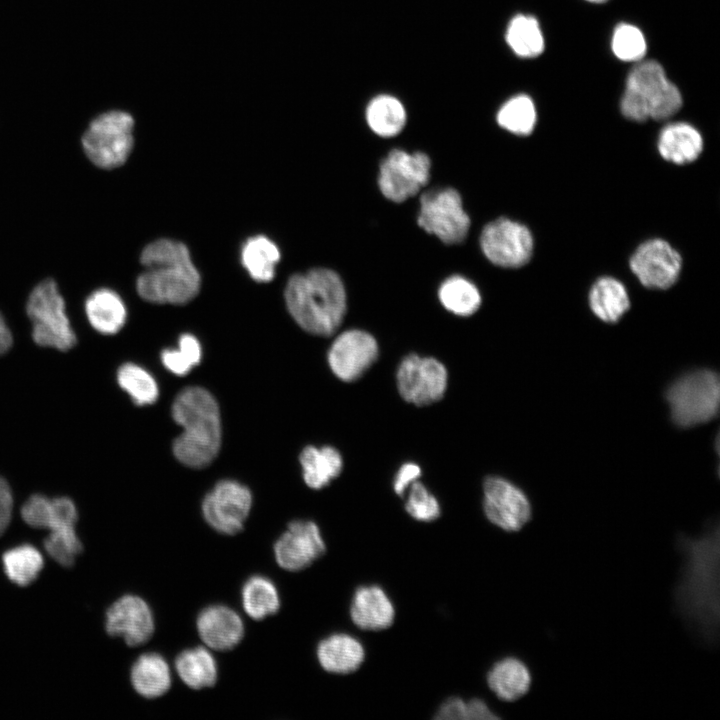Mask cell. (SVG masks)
<instances>
[{"label": "cell", "instance_id": "cell-33", "mask_svg": "<svg viewBox=\"0 0 720 720\" xmlns=\"http://www.w3.org/2000/svg\"><path fill=\"white\" fill-rule=\"evenodd\" d=\"M441 304L458 316H470L481 305L478 288L464 277L454 275L447 278L438 291Z\"/></svg>", "mask_w": 720, "mask_h": 720}, {"label": "cell", "instance_id": "cell-10", "mask_svg": "<svg viewBox=\"0 0 720 720\" xmlns=\"http://www.w3.org/2000/svg\"><path fill=\"white\" fill-rule=\"evenodd\" d=\"M431 161L423 152L408 153L393 149L379 167L378 186L393 202H403L416 195L429 181Z\"/></svg>", "mask_w": 720, "mask_h": 720}, {"label": "cell", "instance_id": "cell-5", "mask_svg": "<svg viewBox=\"0 0 720 720\" xmlns=\"http://www.w3.org/2000/svg\"><path fill=\"white\" fill-rule=\"evenodd\" d=\"M679 88L655 60L640 61L630 71L620 109L631 121L665 120L682 106Z\"/></svg>", "mask_w": 720, "mask_h": 720}, {"label": "cell", "instance_id": "cell-21", "mask_svg": "<svg viewBox=\"0 0 720 720\" xmlns=\"http://www.w3.org/2000/svg\"><path fill=\"white\" fill-rule=\"evenodd\" d=\"M351 619L363 630H383L394 620V607L386 593L378 586L359 588L350 608Z\"/></svg>", "mask_w": 720, "mask_h": 720}, {"label": "cell", "instance_id": "cell-19", "mask_svg": "<svg viewBox=\"0 0 720 720\" xmlns=\"http://www.w3.org/2000/svg\"><path fill=\"white\" fill-rule=\"evenodd\" d=\"M196 626L203 643L215 651L232 650L244 636V624L240 616L222 605L205 608L199 614Z\"/></svg>", "mask_w": 720, "mask_h": 720}, {"label": "cell", "instance_id": "cell-41", "mask_svg": "<svg viewBox=\"0 0 720 720\" xmlns=\"http://www.w3.org/2000/svg\"><path fill=\"white\" fill-rule=\"evenodd\" d=\"M405 509L411 517L419 521H434L440 516L437 499L417 480L409 486Z\"/></svg>", "mask_w": 720, "mask_h": 720}, {"label": "cell", "instance_id": "cell-8", "mask_svg": "<svg viewBox=\"0 0 720 720\" xmlns=\"http://www.w3.org/2000/svg\"><path fill=\"white\" fill-rule=\"evenodd\" d=\"M134 119L123 111H109L96 117L82 136V147L92 164L114 169L128 159L134 144Z\"/></svg>", "mask_w": 720, "mask_h": 720}, {"label": "cell", "instance_id": "cell-1", "mask_svg": "<svg viewBox=\"0 0 720 720\" xmlns=\"http://www.w3.org/2000/svg\"><path fill=\"white\" fill-rule=\"evenodd\" d=\"M676 546L683 556L674 589L678 613L708 647L719 639V522L710 521L696 537L680 533Z\"/></svg>", "mask_w": 720, "mask_h": 720}, {"label": "cell", "instance_id": "cell-24", "mask_svg": "<svg viewBox=\"0 0 720 720\" xmlns=\"http://www.w3.org/2000/svg\"><path fill=\"white\" fill-rule=\"evenodd\" d=\"M531 682L529 668L515 657H506L496 662L487 675L489 688L506 702L516 701L526 695Z\"/></svg>", "mask_w": 720, "mask_h": 720}, {"label": "cell", "instance_id": "cell-3", "mask_svg": "<svg viewBox=\"0 0 720 720\" xmlns=\"http://www.w3.org/2000/svg\"><path fill=\"white\" fill-rule=\"evenodd\" d=\"M287 309L305 331L330 336L340 327L346 313V292L339 275L327 268L295 274L284 291Z\"/></svg>", "mask_w": 720, "mask_h": 720}, {"label": "cell", "instance_id": "cell-32", "mask_svg": "<svg viewBox=\"0 0 720 720\" xmlns=\"http://www.w3.org/2000/svg\"><path fill=\"white\" fill-rule=\"evenodd\" d=\"M371 130L381 137H393L401 132L406 122L403 105L396 98L381 95L374 98L366 110Z\"/></svg>", "mask_w": 720, "mask_h": 720}, {"label": "cell", "instance_id": "cell-7", "mask_svg": "<svg viewBox=\"0 0 720 720\" xmlns=\"http://www.w3.org/2000/svg\"><path fill=\"white\" fill-rule=\"evenodd\" d=\"M26 313L32 323L36 344L60 351L76 344V335L65 310V301L53 279H45L31 291Z\"/></svg>", "mask_w": 720, "mask_h": 720}, {"label": "cell", "instance_id": "cell-26", "mask_svg": "<svg viewBox=\"0 0 720 720\" xmlns=\"http://www.w3.org/2000/svg\"><path fill=\"white\" fill-rule=\"evenodd\" d=\"M135 691L148 699L164 695L171 686V672L166 660L157 653L141 655L131 669Z\"/></svg>", "mask_w": 720, "mask_h": 720}, {"label": "cell", "instance_id": "cell-25", "mask_svg": "<svg viewBox=\"0 0 720 720\" xmlns=\"http://www.w3.org/2000/svg\"><path fill=\"white\" fill-rule=\"evenodd\" d=\"M85 313L91 326L101 334L117 333L125 324L127 309L121 297L113 290L100 288L85 301Z\"/></svg>", "mask_w": 720, "mask_h": 720}, {"label": "cell", "instance_id": "cell-38", "mask_svg": "<svg viewBox=\"0 0 720 720\" xmlns=\"http://www.w3.org/2000/svg\"><path fill=\"white\" fill-rule=\"evenodd\" d=\"M202 349L198 339L192 334H182L177 349H165L161 360L166 369L175 375H186L201 361Z\"/></svg>", "mask_w": 720, "mask_h": 720}, {"label": "cell", "instance_id": "cell-43", "mask_svg": "<svg viewBox=\"0 0 720 720\" xmlns=\"http://www.w3.org/2000/svg\"><path fill=\"white\" fill-rule=\"evenodd\" d=\"M435 719L466 720V702L458 697L447 699L437 711Z\"/></svg>", "mask_w": 720, "mask_h": 720}, {"label": "cell", "instance_id": "cell-6", "mask_svg": "<svg viewBox=\"0 0 720 720\" xmlns=\"http://www.w3.org/2000/svg\"><path fill=\"white\" fill-rule=\"evenodd\" d=\"M673 422L683 428L713 419L719 408L720 382L711 370H697L678 378L667 390Z\"/></svg>", "mask_w": 720, "mask_h": 720}, {"label": "cell", "instance_id": "cell-27", "mask_svg": "<svg viewBox=\"0 0 720 720\" xmlns=\"http://www.w3.org/2000/svg\"><path fill=\"white\" fill-rule=\"evenodd\" d=\"M303 479L312 489H322L339 476L343 459L339 451L331 446L305 447L300 456Z\"/></svg>", "mask_w": 720, "mask_h": 720}, {"label": "cell", "instance_id": "cell-46", "mask_svg": "<svg viewBox=\"0 0 720 720\" xmlns=\"http://www.w3.org/2000/svg\"><path fill=\"white\" fill-rule=\"evenodd\" d=\"M12 342V334L3 316L0 314V354L7 352L11 347Z\"/></svg>", "mask_w": 720, "mask_h": 720}, {"label": "cell", "instance_id": "cell-35", "mask_svg": "<svg viewBox=\"0 0 720 720\" xmlns=\"http://www.w3.org/2000/svg\"><path fill=\"white\" fill-rule=\"evenodd\" d=\"M2 562L8 578L19 586L31 584L43 567L41 553L31 545H21L6 551Z\"/></svg>", "mask_w": 720, "mask_h": 720}, {"label": "cell", "instance_id": "cell-16", "mask_svg": "<svg viewBox=\"0 0 720 720\" xmlns=\"http://www.w3.org/2000/svg\"><path fill=\"white\" fill-rule=\"evenodd\" d=\"M378 344L366 331L351 329L339 334L328 351V363L340 380L359 379L376 361Z\"/></svg>", "mask_w": 720, "mask_h": 720}, {"label": "cell", "instance_id": "cell-2", "mask_svg": "<svg viewBox=\"0 0 720 720\" xmlns=\"http://www.w3.org/2000/svg\"><path fill=\"white\" fill-rule=\"evenodd\" d=\"M140 262L144 271L136 287L144 300L182 305L198 294L200 275L183 243L171 239L153 241L143 249Z\"/></svg>", "mask_w": 720, "mask_h": 720}, {"label": "cell", "instance_id": "cell-42", "mask_svg": "<svg viewBox=\"0 0 720 720\" xmlns=\"http://www.w3.org/2000/svg\"><path fill=\"white\" fill-rule=\"evenodd\" d=\"M421 475V469L416 463L403 464L395 475L393 488L397 495L402 496L407 488Z\"/></svg>", "mask_w": 720, "mask_h": 720}, {"label": "cell", "instance_id": "cell-37", "mask_svg": "<svg viewBox=\"0 0 720 720\" xmlns=\"http://www.w3.org/2000/svg\"><path fill=\"white\" fill-rule=\"evenodd\" d=\"M117 381L139 406L152 404L158 398L159 389L153 376L134 363H126L118 369Z\"/></svg>", "mask_w": 720, "mask_h": 720}, {"label": "cell", "instance_id": "cell-11", "mask_svg": "<svg viewBox=\"0 0 720 720\" xmlns=\"http://www.w3.org/2000/svg\"><path fill=\"white\" fill-rule=\"evenodd\" d=\"M396 381L399 394L405 401L423 406L442 399L447 389L448 373L437 359L410 354L402 359Z\"/></svg>", "mask_w": 720, "mask_h": 720}, {"label": "cell", "instance_id": "cell-29", "mask_svg": "<svg viewBox=\"0 0 720 720\" xmlns=\"http://www.w3.org/2000/svg\"><path fill=\"white\" fill-rule=\"evenodd\" d=\"M175 669L182 682L195 690L212 687L217 681L216 661L204 647L181 652L175 660Z\"/></svg>", "mask_w": 720, "mask_h": 720}, {"label": "cell", "instance_id": "cell-14", "mask_svg": "<svg viewBox=\"0 0 720 720\" xmlns=\"http://www.w3.org/2000/svg\"><path fill=\"white\" fill-rule=\"evenodd\" d=\"M483 509L487 519L508 532H516L531 519L525 493L508 480L490 476L483 483Z\"/></svg>", "mask_w": 720, "mask_h": 720}, {"label": "cell", "instance_id": "cell-40", "mask_svg": "<svg viewBox=\"0 0 720 720\" xmlns=\"http://www.w3.org/2000/svg\"><path fill=\"white\" fill-rule=\"evenodd\" d=\"M43 544L49 556L64 567L72 566L82 552V543L75 530L50 532Z\"/></svg>", "mask_w": 720, "mask_h": 720}, {"label": "cell", "instance_id": "cell-44", "mask_svg": "<svg viewBox=\"0 0 720 720\" xmlns=\"http://www.w3.org/2000/svg\"><path fill=\"white\" fill-rule=\"evenodd\" d=\"M13 507V498L8 483L0 477V536L9 525Z\"/></svg>", "mask_w": 720, "mask_h": 720}, {"label": "cell", "instance_id": "cell-18", "mask_svg": "<svg viewBox=\"0 0 720 720\" xmlns=\"http://www.w3.org/2000/svg\"><path fill=\"white\" fill-rule=\"evenodd\" d=\"M106 632L121 636L129 646L146 643L154 632V619L148 604L135 595H125L106 612Z\"/></svg>", "mask_w": 720, "mask_h": 720}, {"label": "cell", "instance_id": "cell-47", "mask_svg": "<svg viewBox=\"0 0 720 720\" xmlns=\"http://www.w3.org/2000/svg\"><path fill=\"white\" fill-rule=\"evenodd\" d=\"M587 1L592 2V3H603V2H606V1H608V0H587Z\"/></svg>", "mask_w": 720, "mask_h": 720}, {"label": "cell", "instance_id": "cell-17", "mask_svg": "<svg viewBox=\"0 0 720 720\" xmlns=\"http://www.w3.org/2000/svg\"><path fill=\"white\" fill-rule=\"evenodd\" d=\"M326 551L318 526L309 520H295L274 544L277 564L284 570L297 572L310 566Z\"/></svg>", "mask_w": 720, "mask_h": 720}, {"label": "cell", "instance_id": "cell-15", "mask_svg": "<svg viewBox=\"0 0 720 720\" xmlns=\"http://www.w3.org/2000/svg\"><path fill=\"white\" fill-rule=\"evenodd\" d=\"M629 264L645 287L668 289L679 278L682 258L667 241L651 239L636 249Z\"/></svg>", "mask_w": 720, "mask_h": 720}, {"label": "cell", "instance_id": "cell-9", "mask_svg": "<svg viewBox=\"0 0 720 720\" xmlns=\"http://www.w3.org/2000/svg\"><path fill=\"white\" fill-rule=\"evenodd\" d=\"M418 225L434 234L445 244L461 243L470 228V218L464 211L462 199L453 188L430 190L420 197Z\"/></svg>", "mask_w": 720, "mask_h": 720}, {"label": "cell", "instance_id": "cell-12", "mask_svg": "<svg viewBox=\"0 0 720 720\" xmlns=\"http://www.w3.org/2000/svg\"><path fill=\"white\" fill-rule=\"evenodd\" d=\"M480 244L486 258L494 265L519 268L533 253V236L523 224L508 218H498L482 230Z\"/></svg>", "mask_w": 720, "mask_h": 720}, {"label": "cell", "instance_id": "cell-23", "mask_svg": "<svg viewBox=\"0 0 720 720\" xmlns=\"http://www.w3.org/2000/svg\"><path fill=\"white\" fill-rule=\"evenodd\" d=\"M365 657L360 642L347 634H334L322 640L317 647L321 667L334 674H348L357 670Z\"/></svg>", "mask_w": 720, "mask_h": 720}, {"label": "cell", "instance_id": "cell-36", "mask_svg": "<svg viewBox=\"0 0 720 720\" xmlns=\"http://www.w3.org/2000/svg\"><path fill=\"white\" fill-rule=\"evenodd\" d=\"M537 112L533 100L517 95L506 101L497 114L498 124L516 135H529L535 128Z\"/></svg>", "mask_w": 720, "mask_h": 720}, {"label": "cell", "instance_id": "cell-31", "mask_svg": "<svg viewBox=\"0 0 720 720\" xmlns=\"http://www.w3.org/2000/svg\"><path fill=\"white\" fill-rule=\"evenodd\" d=\"M241 598L245 613L253 620L274 615L280 608V598L275 585L263 576L249 578L242 588Z\"/></svg>", "mask_w": 720, "mask_h": 720}, {"label": "cell", "instance_id": "cell-20", "mask_svg": "<svg viewBox=\"0 0 720 720\" xmlns=\"http://www.w3.org/2000/svg\"><path fill=\"white\" fill-rule=\"evenodd\" d=\"M21 516L29 526L49 529L50 532L75 530L78 519L71 499H49L43 495H32L22 506Z\"/></svg>", "mask_w": 720, "mask_h": 720}, {"label": "cell", "instance_id": "cell-34", "mask_svg": "<svg viewBox=\"0 0 720 720\" xmlns=\"http://www.w3.org/2000/svg\"><path fill=\"white\" fill-rule=\"evenodd\" d=\"M506 41L516 55L525 58L540 55L545 45L537 19L523 14L516 15L510 21Z\"/></svg>", "mask_w": 720, "mask_h": 720}, {"label": "cell", "instance_id": "cell-13", "mask_svg": "<svg viewBox=\"0 0 720 720\" xmlns=\"http://www.w3.org/2000/svg\"><path fill=\"white\" fill-rule=\"evenodd\" d=\"M252 506V494L235 480H222L205 496L202 513L206 522L217 532L239 533Z\"/></svg>", "mask_w": 720, "mask_h": 720}, {"label": "cell", "instance_id": "cell-28", "mask_svg": "<svg viewBox=\"0 0 720 720\" xmlns=\"http://www.w3.org/2000/svg\"><path fill=\"white\" fill-rule=\"evenodd\" d=\"M589 305L600 320L614 323L629 309L630 300L625 286L619 280L605 276L591 287Z\"/></svg>", "mask_w": 720, "mask_h": 720}, {"label": "cell", "instance_id": "cell-45", "mask_svg": "<svg viewBox=\"0 0 720 720\" xmlns=\"http://www.w3.org/2000/svg\"><path fill=\"white\" fill-rule=\"evenodd\" d=\"M499 717L480 699L466 702V720H493Z\"/></svg>", "mask_w": 720, "mask_h": 720}, {"label": "cell", "instance_id": "cell-30", "mask_svg": "<svg viewBox=\"0 0 720 720\" xmlns=\"http://www.w3.org/2000/svg\"><path fill=\"white\" fill-rule=\"evenodd\" d=\"M279 260L280 251L277 245L266 236L250 237L242 246V265L257 282L271 281Z\"/></svg>", "mask_w": 720, "mask_h": 720}, {"label": "cell", "instance_id": "cell-22", "mask_svg": "<svg viewBox=\"0 0 720 720\" xmlns=\"http://www.w3.org/2000/svg\"><path fill=\"white\" fill-rule=\"evenodd\" d=\"M700 132L685 122L666 125L659 134L658 151L663 159L677 165L695 161L703 150Z\"/></svg>", "mask_w": 720, "mask_h": 720}, {"label": "cell", "instance_id": "cell-39", "mask_svg": "<svg viewBox=\"0 0 720 720\" xmlns=\"http://www.w3.org/2000/svg\"><path fill=\"white\" fill-rule=\"evenodd\" d=\"M611 48L618 59L626 62H638L646 54L647 43L638 27L621 23L613 31Z\"/></svg>", "mask_w": 720, "mask_h": 720}, {"label": "cell", "instance_id": "cell-4", "mask_svg": "<svg viewBox=\"0 0 720 720\" xmlns=\"http://www.w3.org/2000/svg\"><path fill=\"white\" fill-rule=\"evenodd\" d=\"M172 417L183 428L173 442L175 458L191 468L208 466L221 445L220 411L213 395L198 386L183 389L173 402Z\"/></svg>", "mask_w": 720, "mask_h": 720}]
</instances>
